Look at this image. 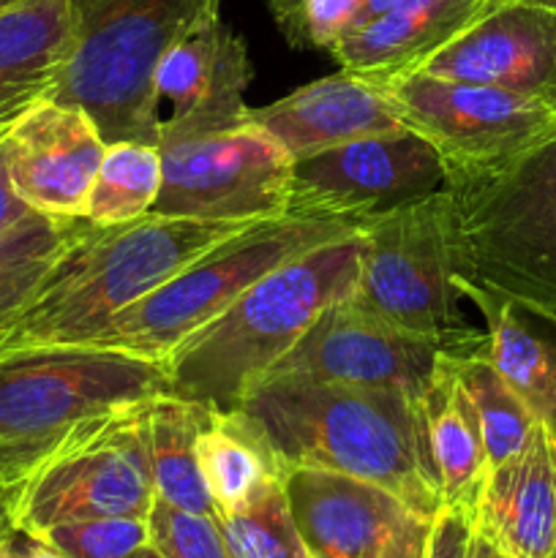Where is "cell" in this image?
I'll return each instance as SVG.
<instances>
[{"label": "cell", "instance_id": "cell-45", "mask_svg": "<svg viewBox=\"0 0 556 558\" xmlns=\"http://www.w3.org/2000/svg\"><path fill=\"white\" fill-rule=\"evenodd\" d=\"M309 558H319V556H314V554H309Z\"/></svg>", "mask_w": 556, "mask_h": 558}, {"label": "cell", "instance_id": "cell-6", "mask_svg": "<svg viewBox=\"0 0 556 558\" xmlns=\"http://www.w3.org/2000/svg\"><path fill=\"white\" fill-rule=\"evenodd\" d=\"M358 229L360 223L352 221L289 213L254 223L196 256L161 287L120 311L80 347L164 360L183 338L216 319L267 272Z\"/></svg>", "mask_w": 556, "mask_h": 558}, {"label": "cell", "instance_id": "cell-2", "mask_svg": "<svg viewBox=\"0 0 556 558\" xmlns=\"http://www.w3.org/2000/svg\"><path fill=\"white\" fill-rule=\"evenodd\" d=\"M259 221H210L147 213L120 227L85 221L55 265L0 327V357L31 349L80 347L153 289Z\"/></svg>", "mask_w": 556, "mask_h": 558}, {"label": "cell", "instance_id": "cell-18", "mask_svg": "<svg viewBox=\"0 0 556 558\" xmlns=\"http://www.w3.org/2000/svg\"><path fill=\"white\" fill-rule=\"evenodd\" d=\"M251 120L265 129L292 161L365 136L407 129L392 109L385 85L347 69L309 82L267 107L251 109Z\"/></svg>", "mask_w": 556, "mask_h": 558}, {"label": "cell", "instance_id": "cell-13", "mask_svg": "<svg viewBox=\"0 0 556 558\" xmlns=\"http://www.w3.org/2000/svg\"><path fill=\"white\" fill-rule=\"evenodd\" d=\"M439 189H445L439 153L412 129H403L294 161L287 213L363 223Z\"/></svg>", "mask_w": 556, "mask_h": 558}, {"label": "cell", "instance_id": "cell-20", "mask_svg": "<svg viewBox=\"0 0 556 558\" xmlns=\"http://www.w3.org/2000/svg\"><path fill=\"white\" fill-rule=\"evenodd\" d=\"M496 0H398L390 11L343 38L333 60L354 74L387 82L412 74L456 41Z\"/></svg>", "mask_w": 556, "mask_h": 558}, {"label": "cell", "instance_id": "cell-19", "mask_svg": "<svg viewBox=\"0 0 556 558\" xmlns=\"http://www.w3.org/2000/svg\"><path fill=\"white\" fill-rule=\"evenodd\" d=\"M472 526L510 558H548L556 539V436L534 425L527 445L485 474Z\"/></svg>", "mask_w": 556, "mask_h": 558}, {"label": "cell", "instance_id": "cell-24", "mask_svg": "<svg viewBox=\"0 0 556 558\" xmlns=\"http://www.w3.org/2000/svg\"><path fill=\"white\" fill-rule=\"evenodd\" d=\"M210 409L194 401L161 392L145 403L147 456H150L153 490L158 501L216 518L200 466V434L205 428Z\"/></svg>", "mask_w": 556, "mask_h": 558}, {"label": "cell", "instance_id": "cell-4", "mask_svg": "<svg viewBox=\"0 0 556 558\" xmlns=\"http://www.w3.org/2000/svg\"><path fill=\"white\" fill-rule=\"evenodd\" d=\"M221 0H69L71 47L47 98L82 109L104 142L161 140L156 69Z\"/></svg>", "mask_w": 556, "mask_h": 558}, {"label": "cell", "instance_id": "cell-43", "mask_svg": "<svg viewBox=\"0 0 556 558\" xmlns=\"http://www.w3.org/2000/svg\"><path fill=\"white\" fill-rule=\"evenodd\" d=\"M532 3H540V5H548V9H556V0H532Z\"/></svg>", "mask_w": 556, "mask_h": 558}, {"label": "cell", "instance_id": "cell-17", "mask_svg": "<svg viewBox=\"0 0 556 558\" xmlns=\"http://www.w3.org/2000/svg\"><path fill=\"white\" fill-rule=\"evenodd\" d=\"M283 488L305 548L319 558H382L420 518L390 490L325 469H289Z\"/></svg>", "mask_w": 556, "mask_h": 558}, {"label": "cell", "instance_id": "cell-28", "mask_svg": "<svg viewBox=\"0 0 556 558\" xmlns=\"http://www.w3.org/2000/svg\"><path fill=\"white\" fill-rule=\"evenodd\" d=\"M452 368H456L458 385L467 392L474 417L480 423L488 469L516 456L537 425L527 403L510 390V385L483 357L480 349L467 354H452Z\"/></svg>", "mask_w": 556, "mask_h": 558}, {"label": "cell", "instance_id": "cell-30", "mask_svg": "<svg viewBox=\"0 0 556 558\" xmlns=\"http://www.w3.org/2000/svg\"><path fill=\"white\" fill-rule=\"evenodd\" d=\"M60 558H134L150 548L147 518H90L36 532Z\"/></svg>", "mask_w": 556, "mask_h": 558}, {"label": "cell", "instance_id": "cell-10", "mask_svg": "<svg viewBox=\"0 0 556 558\" xmlns=\"http://www.w3.org/2000/svg\"><path fill=\"white\" fill-rule=\"evenodd\" d=\"M407 129L445 163V180L494 174L556 136V112L496 87L403 74L382 82Z\"/></svg>", "mask_w": 556, "mask_h": 558}, {"label": "cell", "instance_id": "cell-31", "mask_svg": "<svg viewBox=\"0 0 556 558\" xmlns=\"http://www.w3.org/2000/svg\"><path fill=\"white\" fill-rule=\"evenodd\" d=\"M270 14L289 47L330 54L363 25V0H273Z\"/></svg>", "mask_w": 556, "mask_h": 558}, {"label": "cell", "instance_id": "cell-21", "mask_svg": "<svg viewBox=\"0 0 556 558\" xmlns=\"http://www.w3.org/2000/svg\"><path fill=\"white\" fill-rule=\"evenodd\" d=\"M458 292L485 319L483 357L527 403L534 420L556 436V325L472 287L461 276Z\"/></svg>", "mask_w": 556, "mask_h": 558}, {"label": "cell", "instance_id": "cell-41", "mask_svg": "<svg viewBox=\"0 0 556 558\" xmlns=\"http://www.w3.org/2000/svg\"><path fill=\"white\" fill-rule=\"evenodd\" d=\"M16 3H22V0H0V14H3L5 9H11V5H16Z\"/></svg>", "mask_w": 556, "mask_h": 558}, {"label": "cell", "instance_id": "cell-12", "mask_svg": "<svg viewBox=\"0 0 556 558\" xmlns=\"http://www.w3.org/2000/svg\"><path fill=\"white\" fill-rule=\"evenodd\" d=\"M480 343L483 330L463 341H439L401 330L349 300H341L327 305L300 341L256 381H316L401 390L412 398H423L439 354H467L480 349Z\"/></svg>", "mask_w": 556, "mask_h": 558}, {"label": "cell", "instance_id": "cell-38", "mask_svg": "<svg viewBox=\"0 0 556 558\" xmlns=\"http://www.w3.org/2000/svg\"><path fill=\"white\" fill-rule=\"evenodd\" d=\"M467 558H510L507 554H501L494 543H488L485 537H480L478 532H472V539H469V550Z\"/></svg>", "mask_w": 556, "mask_h": 558}, {"label": "cell", "instance_id": "cell-5", "mask_svg": "<svg viewBox=\"0 0 556 558\" xmlns=\"http://www.w3.org/2000/svg\"><path fill=\"white\" fill-rule=\"evenodd\" d=\"M458 276L556 325V136L480 178L445 180Z\"/></svg>", "mask_w": 556, "mask_h": 558}, {"label": "cell", "instance_id": "cell-40", "mask_svg": "<svg viewBox=\"0 0 556 558\" xmlns=\"http://www.w3.org/2000/svg\"><path fill=\"white\" fill-rule=\"evenodd\" d=\"M134 558H161V556H158L156 548H145V550H142V554H136Z\"/></svg>", "mask_w": 556, "mask_h": 558}, {"label": "cell", "instance_id": "cell-14", "mask_svg": "<svg viewBox=\"0 0 556 558\" xmlns=\"http://www.w3.org/2000/svg\"><path fill=\"white\" fill-rule=\"evenodd\" d=\"M412 74L496 87L556 112V9L496 0Z\"/></svg>", "mask_w": 556, "mask_h": 558}, {"label": "cell", "instance_id": "cell-39", "mask_svg": "<svg viewBox=\"0 0 556 558\" xmlns=\"http://www.w3.org/2000/svg\"><path fill=\"white\" fill-rule=\"evenodd\" d=\"M396 3H398V0H363V25H365V22L376 20V16H382L385 11H390ZM363 25H360V27H363Z\"/></svg>", "mask_w": 556, "mask_h": 558}, {"label": "cell", "instance_id": "cell-36", "mask_svg": "<svg viewBox=\"0 0 556 558\" xmlns=\"http://www.w3.org/2000/svg\"><path fill=\"white\" fill-rule=\"evenodd\" d=\"M0 558H60V556L55 554L52 548H47L38 537L16 529V532H11L9 537L0 539Z\"/></svg>", "mask_w": 556, "mask_h": 558}, {"label": "cell", "instance_id": "cell-7", "mask_svg": "<svg viewBox=\"0 0 556 558\" xmlns=\"http://www.w3.org/2000/svg\"><path fill=\"white\" fill-rule=\"evenodd\" d=\"M169 392L161 360L52 347L0 357V463L14 483L71 425Z\"/></svg>", "mask_w": 556, "mask_h": 558}, {"label": "cell", "instance_id": "cell-3", "mask_svg": "<svg viewBox=\"0 0 556 558\" xmlns=\"http://www.w3.org/2000/svg\"><path fill=\"white\" fill-rule=\"evenodd\" d=\"M360 256L358 229L267 272L161 360L169 392L218 412L234 409L327 305L352 298Z\"/></svg>", "mask_w": 556, "mask_h": 558}, {"label": "cell", "instance_id": "cell-25", "mask_svg": "<svg viewBox=\"0 0 556 558\" xmlns=\"http://www.w3.org/2000/svg\"><path fill=\"white\" fill-rule=\"evenodd\" d=\"M196 450L216 515L243 510L273 480L287 477V469L281 466L265 436L238 409H210Z\"/></svg>", "mask_w": 556, "mask_h": 558}, {"label": "cell", "instance_id": "cell-23", "mask_svg": "<svg viewBox=\"0 0 556 558\" xmlns=\"http://www.w3.org/2000/svg\"><path fill=\"white\" fill-rule=\"evenodd\" d=\"M431 456L439 477L442 501L472 515L488 474L483 434L467 392L458 385L452 352L439 354L428 390L423 396Z\"/></svg>", "mask_w": 556, "mask_h": 558}, {"label": "cell", "instance_id": "cell-11", "mask_svg": "<svg viewBox=\"0 0 556 558\" xmlns=\"http://www.w3.org/2000/svg\"><path fill=\"white\" fill-rule=\"evenodd\" d=\"M161 191L150 213L210 221L287 216L294 161L251 120L216 134L161 142Z\"/></svg>", "mask_w": 556, "mask_h": 558}, {"label": "cell", "instance_id": "cell-29", "mask_svg": "<svg viewBox=\"0 0 556 558\" xmlns=\"http://www.w3.org/2000/svg\"><path fill=\"white\" fill-rule=\"evenodd\" d=\"M216 521L232 558H309L283 480H273L243 510L216 515Z\"/></svg>", "mask_w": 556, "mask_h": 558}, {"label": "cell", "instance_id": "cell-15", "mask_svg": "<svg viewBox=\"0 0 556 558\" xmlns=\"http://www.w3.org/2000/svg\"><path fill=\"white\" fill-rule=\"evenodd\" d=\"M107 142L82 109L41 98L5 134L16 196L49 218H85Z\"/></svg>", "mask_w": 556, "mask_h": 558}, {"label": "cell", "instance_id": "cell-42", "mask_svg": "<svg viewBox=\"0 0 556 558\" xmlns=\"http://www.w3.org/2000/svg\"><path fill=\"white\" fill-rule=\"evenodd\" d=\"M14 123H16V120H14ZM14 123H3V125H0V142L5 140V134H9V131H11V125H14Z\"/></svg>", "mask_w": 556, "mask_h": 558}, {"label": "cell", "instance_id": "cell-27", "mask_svg": "<svg viewBox=\"0 0 556 558\" xmlns=\"http://www.w3.org/2000/svg\"><path fill=\"white\" fill-rule=\"evenodd\" d=\"M85 218H49L27 213L0 234V327L25 305L60 251L80 234Z\"/></svg>", "mask_w": 556, "mask_h": 558}, {"label": "cell", "instance_id": "cell-1", "mask_svg": "<svg viewBox=\"0 0 556 558\" xmlns=\"http://www.w3.org/2000/svg\"><path fill=\"white\" fill-rule=\"evenodd\" d=\"M287 469H325L390 490L414 515L445 507L423 398L401 390L262 379L238 403Z\"/></svg>", "mask_w": 556, "mask_h": 558}, {"label": "cell", "instance_id": "cell-37", "mask_svg": "<svg viewBox=\"0 0 556 558\" xmlns=\"http://www.w3.org/2000/svg\"><path fill=\"white\" fill-rule=\"evenodd\" d=\"M14 507H16V483L9 477L3 463H0V539H5L11 532H16Z\"/></svg>", "mask_w": 556, "mask_h": 558}, {"label": "cell", "instance_id": "cell-44", "mask_svg": "<svg viewBox=\"0 0 556 558\" xmlns=\"http://www.w3.org/2000/svg\"><path fill=\"white\" fill-rule=\"evenodd\" d=\"M548 558H556V539H554V548H551V554H548Z\"/></svg>", "mask_w": 556, "mask_h": 558}, {"label": "cell", "instance_id": "cell-9", "mask_svg": "<svg viewBox=\"0 0 556 558\" xmlns=\"http://www.w3.org/2000/svg\"><path fill=\"white\" fill-rule=\"evenodd\" d=\"M150 401V398H147ZM71 425L16 483V529L36 534L90 518H147L156 501L145 403Z\"/></svg>", "mask_w": 556, "mask_h": 558}, {"label": "cell", "instance_id": "cell-35", "mask_svg": "<svg viewBox=\"0 0 556 558\" xmlns=\"http://www.w3.org/2000/svg\"><path fill=\"white\" fill-rule=\"evenodd\" d=\"M431 521L425 518H412L401 532L396 534L382 558H425V543H428Z\"/></svg>", "mask_w": 556, "mask_h": 558}, {"label": "cell", "instance_id": "cell-34", "mask_svg": "<svg viewBox=\"0 0 556 558\" xmlns=\"http://www.w3.org/2000/svg\"><path fill=\"white\" fill-rule=\"evenodd\" d=\"M33 213L25 202L16 196L14 185L9 178V156H5V140L0 142V234L9 232L14 223H20L22 218Z\"/></svg>", "mask_w": 556, "mask_h": 558}, {"label": "cell", "instance_id": "cell-32", "mask_svg": "<svg viewBox=\"0 0 556 558\" xmlns=\"http://www.w3.org/2000/svg\"><path fill=\"white\" fill-rule=\"evenodd\" d=\"M150 548L161 558H232L216 518L178 510L167 501H153L147 515Z\"/></svg>", "mask_w": 556, "mask_h": 558}, {"label": "cell", "instance_id": "cell-16", "mask_svg": "<svg viewBox=\"0 0 556 558\" xmlns=\"http://www.w3.org/2000/svg\"><path fill=\"white\" fill-rule=\"evenodd\" d=\"M251 60L245 41L229 31L221 16L210 14L185 33L156 69L158 101L172 112L161 120V142L216 134L251 123L245 107Z\"/></svg>", "mask_w": 556, "mask_h": 558}, {"label": "cell", "instance_id": "cell-22", "mask_svg": "<svg viewBox=\"0 0 556 558\" xmlns=\"http://www.w3.org/2000/svg\"><path fill=\"white\" fill-rule=\"evenodd\" d=\"M69 47V0H22L0 14V125L49 96Z\"/></svg>", "mask_w": 556, "mask_h": 558}, {"label": "cell", "instance_id": "cell-26", "mask_svg": "<svg viewBox=\"0 0 556 558\" xmlns=\"http://www.w3.org/2000/svg\"><path fill=\"white\" fill-rule=\"evenodd\" d=\"M161 191V153L134 140L109 142L93 178L85 221L93 227H120L153 210Z\"/></svg>", "mask_w": 556, "mask_h": 558}, {"label": "cell", "instance_id": "cell-8", "mask_svg": "<svg viewBox=\"0 0 556 558\" xmlns=\"http://www.w3.org/2000/svg\"><path fill=\"white\" fill-rule=\"evenodd\" d=\"M363 256L349 303L414 336L463 341L456 218L445 189L360 223Z\"/></svg>", "mask_w": 556, "mask_h": 558}, {"label": "cell", "instance_id": "cell-33", "mask_svg": "<svg viewBox=\"0 0 556 558\" xmlns=\"http://www.w3.org/2000/svg\"><path fill=\"white\" fill-rule=\"evenodd\" d=\"M472 515L456 507H442L434 515L425 543V558H467L472 539Z\"/></svg>", "mask_w": 556, "mask_h": 558}]
</instances>
